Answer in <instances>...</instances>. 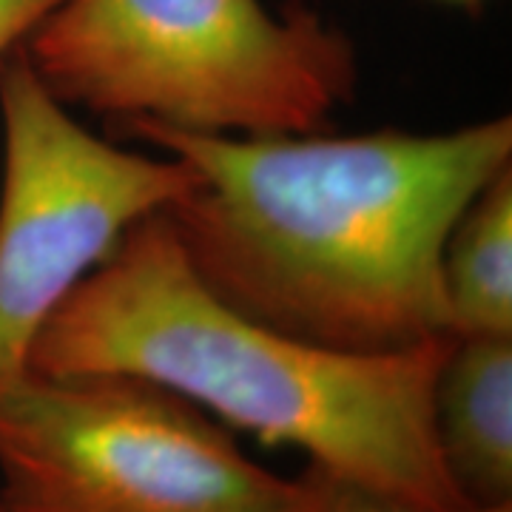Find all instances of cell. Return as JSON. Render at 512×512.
I'll return each instance as SVG.
<instances>
[{
  "instance_id": "obj_1",
  "label": "cell",
  "mask_w": 512,
  "mask_h": 512,
  "mask_svg": "<svg viewBox=\"0 0 512 512\" xmlns=\"http://www.w3.org/2000/svg\"><path fill=\"white\" fill-rule=\"evenodd\" d=\"M123 131L197 171L165 217L202 285L268 328L345 353L450 336L444 245L512 168L507 114L444 134Z\"/></svg>"
},
{
  "instance_id": "obj_2",
  "label": "cell",
  "mask_w": 512,
  "mask_h": 512,
  "mask_svg": "<svg viewBox=\"0 0 512 512\" xmlns=\"http://www.w3.org/2000/svg\"><path fill=\"white\" fill-rule=\"evenodd\" d=\"M453 342L345 353L268 328L202 285L157 211L43 325L29 370L140 376L376 493L458 510L470 504L444 467L433 407Z\"/></svg>"
},
{
  "instance_id": "obj_3",
  "label": "cell",
  "mask_w": 512,
  "mask_h": 512,
  "mask_svg": "<svg viewBox=\"0 0 512 512\" xmlns=\"http://www.w3.org/2000/svg\"><path fill=\"white\" fill-rule=\"evenodd\" d=\"M23 52L66 109L220 137L325 131L359 77L333 20L265 0H63Z\"/></svg>"
},
{
  "instance_id": "obj_4",
  "label": "cell",
  "mask_w": 512,
  "mask_h": 512,
  "mask_svg": "<svg viewBox=\"0 0 512 512\" xmlns=\"http://www.w3.org/2000/svg\"><path fill=\"white\" fill-rule=\"evenodd\" d=\"M291 495L225 424L140 376L26 370L0 393L6 512H285Z\"/></svg>"
},
{
  "instance_id": "obj_5",
  "label": "cell",
  "mask_w": 512,
  "mask_h": 512,
  "mask_svg": "<svg viewBox=\"0 0 512 512\" xmlns=\"http://www.w3.org/2000/svg\"><path fill=\"white\" fill-rule=\"evenodd\" d=\"M0 393L29 370L43 325L128 228L197 185L191 165L94 137L23 46L0 57Z\"/></svg>"
},
{
  "instance_id": "obj_6",
  "label": "cell",
  "mask_w": 512,
  "mask_h": 512,
  "mask_svg": "<svg viewBox=\"0 0 512 512\" xmlns=\"http://www.w3.org/2000/svg\"><path fill=\"white\" fill-rule=\"evenodd\" d=\"M436 441L470 507L512 504V336L456 339L436 382Z\"/></svg>"
},
{
  "instance_id": "obj_7",
  "label": "cell",
  "mask_w": 512,
  "mask_h": 512,
  "mask_svg": "<svg viewBox=\"0 0 512 512\" xmlns=\"http://www.w3.org/2000/svg\"><path fill=\"white\" fill-rule=\"evenodd\" d=\"M453 339L512 336V168L467 205L441 256Z\"/></svg>"
},
{
  "instance_id": "obj_8",
  "label": "cell",
  "mask_w": 512,
  "mask_h": 512,
  "mask_svg": "<svg viewBox=\"0 0 512 512\" xmlns=\"http://www.w3.org/2000/svg\"><path fill=\"white\" fill-rule=\"evenodd\" d=\"M285 512H512L510 507H458V510H430L393 495L376 493L350 478L336 476L325 467L308 464L293 478V495Z\"/></svg>"
},
{
  "instance_id": "obj_9",
  "label": "cell",
  "mask_w": 512,
  "mask_h": 512,
  "mask_svg": "<svg viewBox=\"0 0 512 512\" xmlns=\"http://www.w3.org/2000/svg\"><path fill=\"white\" fill-rule=\"evenodd\" d=\"M63 0H0V57L20 49Z\"/></svg>"
},
{
  "instance_id": "obj_10",
  "label": "cell",
  "mask_w": 512,
  "mask_h": 512,
  "mask_svg": "<svg viewBox=\"0 0 512 512\" xmlns=\"http://www.w3.org/2000/svg\"><path fill=\"white\" fill-rule=\"evenodd\" d=\"M444 3H456V6H476L481 0H444Z\"/></svg>"
},
{
  "instance_id": "obj_11",
  "label": "cell",
  "mask_w": 512,
  "mask_h": 512,
  "mask_svg": "<svg viewBox=\"0 0 512 512\" xmlns=\"http://www.w3.org/2000/svg\"><path fill=\"white\" fill-rule=\"evenodd\" d=\"M0 512H6V510H3V504H0Z\"/></svg>"
}]
</instances>
